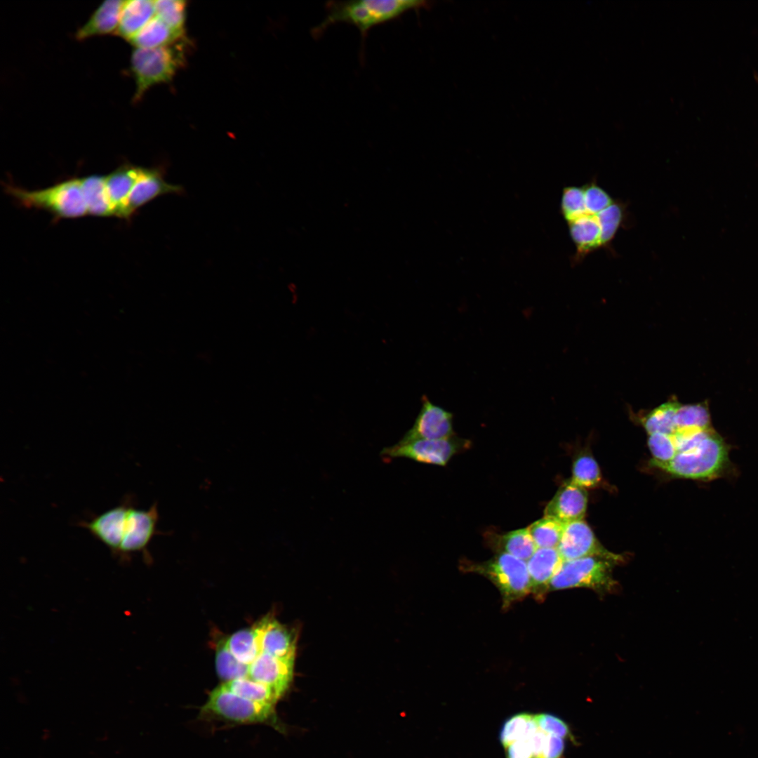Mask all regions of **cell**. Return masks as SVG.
<instances>
[{"mask_svg": "<svg viewBox=\"0 0 758 758\" xmlns=\"http://www.w3.org/2000/svg\"><path fill=\"white\" fill-rule=\"evenodd\" d=\"M157 504L147 510L139 509L131 495L102 512L95 524V535L122 561L133 554L145 552L152 538L159 533Z\"/></svg>", "mask_w": 758, "mask_h": 758, "instance_id": "obj_1", "label": "cell"}, {"mask_svg": "<svg viewBox=\"0 0 758 758\" xmlns=\"http://www.w3.org/2000/svg\"><path fill=\"white\" fill-rule=\"evenodd\" d=\"M426 5L425 1L416 0L331 1L326 4L325 17L312 29L311 34L317 39L334 24L352 25L360 32L362 57L365 40L370 29Z\"/></svg>", "mask_w": 758, "mask_h": 758, "instance_id": "obj_2", "label": "cell"}, {"mask_svg": "<svg viewBox=\"0 0 758 758\" xmlns=\"http://www.w3.org/2000/svg\"><path fill=\"white\" fill-rule=\"evenodd\" d=\"M4 187L19 206L44 210L53 215L55 222L88 215L80 178L66 179L37 190H27L12 183H5Z\"/></svg>", "mask_w": 758, "mask_h": 758, "instance_id": "obj_3", "label": "cell"}, {"mask_svg": "<svg viewBox=\"0 0 758 758\" xmlns=\"http://www.w3.org/2000/svg\"><path fill=\"white\" fill-rule=\"evenodd\" d=\"M183 45L180 41L155 48H135L129 67V73L135 83L133 102L140 101L154 86L168 83L173 79L185 61Z\"/></svg>", "mask_w": 758, "mask_h": 758, "instance_id": "obj_4", "label": "cell"}, {"mask_svg": "<svg viewBox=\"0 0 758 758\" xmlns=\"http://www.w3.org/2000/svg\"><path fill=\"white\" fill-rule=\"evenodd\" d=\"M724 441L711 430L696 446L677 453L669 463L656 467L678 477L709 480L718 477L729 463Z\"/></svg>", "mask_w": 758, "mask_h": 758, "instance_id": "obj_5", "label": "cell"}, {"mask_svg": "<svg viewBox=\"0 0 758 758\" xmlns=\"http://www.w3.org/2000/svg\"><path fill=\"white\" fill-rule=\"evenodd\" d=\"M461 568L464 571L481 574L490 580L500 592L504 609L531 593L526 564L510 554L499 552L490 560L481 563L462 561Z\"/></svg>", "mask_w": 758, "mask_h": 758, "instance_id": "obj_6", "label": "cell"}, {"mask_svg": "<svg viewBox=\"0 0 758 758\" xmlns=\"http://www.w3.org/2000/svg\"><path fill=\"white\" fill-rule=\"evenodd\" d=\"M615 564L599 557L564 561L550 583L549 592L585 587L601 594L612 592L618 585L612 575Z\"/></svg>", "mask_w": 758, "mask_h": 758, "instance_id": "obj_7", "label": "cell"}, {"mask_svg": "<svg viewBox=\"0 0 758 758\" xmlns=\"http://www.w3.org/2000/svg\"><path fill=\"white\" fill-rule=\"evenodd\" d=\"M201 714L214 716L237 724H276L275 706L257 703L239 696L222 683L208 695Z\"/></svg>", "mask_w": 758, "mask_h": 758, "instance_id": "obj_8", "label": "cell"}, {"mask_svg": "<svg viewBox=\"0 0 758 758\" xmlns=\"http://www.w3.org/2000/svg\"><path fill=\"white\" fill-rule=\"evenodd\" d=\"M470 441L452 437L443 439H415L400 442L384 448L381 456L384 460L406 458L413 460L437 465H445L456 453L470 446Z\"/></svg>", "mask_w": 758, "mask_h": 758, "instance_id": "obj_9", "label": "cell"}, {"mask_svg": "<svg viewBox=\"0 0 758 758\" xmlns=\"http://www.w3.org/2000/svg\"><path fill=\"white\" fill-rule=\"evenodd\" d=\"M557 550L563 561L586 557H602L616 564L623 561L621 555L609 551L599 542L590 527L583 520L564 525Z\"/></svg>", "mask_w": 758, "mask_h": 758, "instance_id": "obj_10", "label": "cell"}, {"mask_svg": "<svg viewBox=\"0 0 758 758\" xmlns=\"http://www.w3.org/2000/svg\"><path fill=\"white\" fill-rule=\"evenodd\" d=\"M454 436L453 414L432 403L427 396L422 397V407L412 427L400 442L415 439H443Z\"/></svg>", "mask_w": 758, "mask_h": 758, "instance_id": "obj_11", "label": "cell"}, {"mask_svg": "<svg viewBox=\"0 0 758 758\" xmlns=\"http://www.w3.org/2000/svg\"><path fill=\"white\" fill-rule=\"evenodd\" d=\"M295 659L283 658L261 651L247 666L245 679L268 686L282 696L288 689L293 676Z\"/></svg>", "mask_w": 758, "mask_h": 758, "instance_id": "obj_12", "label": "cell"}, {"mask_svg": "<svg viewBox=\"0 0 758 758\" xmlns=\"http://www.w3.org/2000/svg\"><path fill=\"white\" fill-rule=\"evenodd\" d=\"M164 175L161 167H142L141 175L128 199L126 220H131L140 208L158 197L184 192L182 186L167 182Z\"/></svg>", "mask_w": 758, "mask_h": 758, "instance_id": "obj_13", "label": "cell"}, {"mask_svg": "<svg viewBox=\"0 0 758 758\" xmlns=\"http://www.w3.org/2000/svg\"><path fill=\"white\" fill-rule=\"evenodd\" d=\"M587 506V493L571 480L557 491L545 509V516L564 524L583 520Z\"/></svg>", "mask_w": 758, "mask_h": 758, "instance_id": "obj_14", "label": "cell"}, {"mask_svg": "<svg viewBox=\"0 0 758 758\" xmlns=\"http://www.w3.org/2000/svg\"><path fill=\"white\" fill-rule=\"evenodd\" d=\"M142 167L123 164L105 175V183L113 208L114 216L126 219V206L131 192L138 180Z\"/></svg>", "mask_w": 758, "mask_h": 758, "instance_id": "obj_15", "label": "cell"}, {"mask_svg": "<svg viewBox=\"0 0 758 758\" xmlns=\"http://www.w3.org/2000/svg\"><path fill=\"white\" fill-rule=\"evenodd\" d=\"M563 561L557 548H538L528 560L531 592L536 600L544 599L550 583Z\"/></svg>", "mask_w": 758, "mask_h": 758, "instance_id": "obj_16", "label": "cell"}, {"mask_svg": "<svg viewBox=\"0 0 758 758\" xmlns=\"http://www.w3.org/2000/svg\"><path fill=\"white\" fill-rule=\"evenodd\" d=\"M255 625L263 651L277 657L295 659L296 638L286 626L270 616Z\"/></svg>", "mask_w": 758, "mask_h": 758, "instance_id": "obj_17", "label": "cell"}, {"mask_svg": "<svg viewBox=\"0 0 758 758\" xmlns=\"http://www.w3.org/2000/svg\"><path fill=\"white\" fill-rule=\"evenodd\" d=\"M124 1H103L91 14L88 20L75 34L79 41L88 38L117 34Z\"/></svg>", "mask_w": 758, "mask_h": 758, "instance_id": "obj_18", "label": "cell"}, {"mask_svg": "<svg viewBox=\"0 0 758 758\" xmlns=\"http://www.w3.org/2000/svg\"><path fill=\"white\" fill-rule=\"evenodd\" d=\"M569 234L576 246L573 260L576 262L602 248L601 229L597 215H585L570 222Z\"/></svg>", "mask_w": 758, "mask_h": 758, "instance_id": "obj_19", "label": "cell"}, {"mask_svg": "<svg viewBox=\"0 0 758 758\" xmlns=\"http://www.w3.org/2000/svg\"><path fill=\"white\" fill-rule=\"evenodd\" d=\"M154 16V1H124L117 34L129 41Z\"/></svg>", "mask_w": 758, "mask_h": 758, "instance_id": "obj_20", "label": "cell"}, {"mask_svg": "<svg viewBox=\"0 0 758 758\" xmlns=\"http://www.w3.org/2000/svg\"><path fill=\"white\" fill-rule=\"evenodd\" d=\"M185 37L154 16L129 42L135 48H155L173 44Z\"/></svg>", "mask_w": 758, "mask_h": 758, "instance_id": "obj_21", "label": "cell"}, {"mask_svg": "<svg viewBox=\"0 0 758 758\" xmlns=\"http://www.w3.org/2000/svg\"><path fill=\"white\" fill-rule=\"evenodd\" d=\"M88 215L98 217L114 216L105 183V175H90L80 178Z\"/></svg>", "mask_w": 758, "mask_h": 758, "instance_id": "obj_22", "label": "cell"}, {"mask_svg": "<svg viewBox=\"0 0 758 758\" xmlns=\"http://www.w3.org/2000/svg\"><path fill=\"white\" fill-rule=\"evenodd\" d=\"M489 544L499 552L510 554L521 560H528L538 547L528 528H521L503 535H493Z\"/></svg>", "mask_w": 758, "mask_h": 758, "instance_id": "obj_23", "label": "cell"}, {"mask_svg": "<svg viewBox=\"0 0 758 758\" xmlns=\"http://www.w3.org/2000/svg\"><path fill=\"white\" fill-rule=\"evenodd\" d=\"M224 642L235 659L246 666L256 658L261 651L259 634L255 625L233 633Z\"/></svg>", "mask_w": 758, "mask_h": 758, "instance_id": "obj_24", "label": "cell"}, {"mask_svg": "<svg viewBox=\"0 0 758 758\" xmlns=\"http://www.w3.org/2000/svg\"><path fill=\"white\" fill-rule=\"evenodd\" d=\"M680 406L676 399H670L642 418L643 427L649 434H673L676 430V415Z\"/></svg>", "mask_w": 758, "mask_h": 758, "instance_id": "obj_25", "label": "cell"}, {"mask_svg": "<svg viewBox=\"0 0 758 758\" xmlns=\"http://www.w3.org/2000/svg\"><path fill=\"white\" fill-rule=\"evenodd\" d=\"M601 229L602 248H610L618 230L627 218V211L623 201H615L597 215Z\"/></svg>", "mask_w": 758, "mask_h": 758, "instance_id": "obj_26", "label": "cell"}, {"mask_svg": "<svg viewBox=\"0 0 758 758\" xmlns=\"http://www.w3.org/2000/svg\"><path fill=\"white\" fill-rule=\"evenodd\" d=\"M222 684L234 693L246 699L276 706L281 696L271 687L247 679H234Z\"/></svg>", "mask_w": 758, "mask_h": 758, "instance_id": "obj_27", "label": "cell"}, {"mask_svg": "<svg viewBox=\"0 0 758 758\" xmlns=\"http://www.w3.org/2000/svg\"><path fill=\"white\" fill-rule=\"evenodd\" d=\"M538 729L534 714L519 713L505 722L500 733V740L505 748L517 740L528 738Z\"/></svg>", "mask_w": 758, "mask_h": 758, "instance_id": "obj_28", "label": "cell"}, {"mask_svg": "<svg viewBox=\"0 0 758 758\" xmlns=\"http://www.w3.org/2000/svg\"><path fill=\"white\" fill-rule=\"evenodd\" d=\"M564 525L554 518L545 516L533 522L528 529L538 548H557Z\"/></svg>", "mask_w": 758, "mask_h": 758, "instance_id": "obj_29", "label": "cell"}, {"mask_svg": "<svg viewBox=\"0 0 758 758\" xmlns=\"http://www.w3.org/2000/svg\"><path fill=\"white\" fill-rule=\"evenodd\" d=\"M187 4L185 1H154L155 16L178 34L185 36Z\"/></svg>", "mask_w": 758, "mask_h": 758, "instance_id": "obj_30", "label": "cell"}, {"mask_svg": "<svg viewBox=\"0 0 758 758\" xmlns=\"http://www.w3.org/2000/svg\"><path fill=\"white\" fill-rule=\"evenodd\" d=\"M571 481L584 488H594L599 484L600 470L591 455L583 453L577 457L573 465Z\"/></svg>", "mask_w": 758, "mask_h": 758, "instance_id": "obj_31", "label": "cell"}, {"mask_svg": "<svg viewBox=\"0 0 758 758\" xmlns=\"http://www.w3.org/2000/svg\"><path fill=\"white\" fill-rule=\"evenodd\" d=\"M676 430L700 429L707 430L710 426V415L705 404H689L680 406L676 415Z\"/></svg>", "mask_w": 758, "mask_h": 758, "instance_id": "obj_32", "label": "cell"}, {"mask_svg": "<svg viewBox=\"0 0 758 758\" xmlns=\"http://www.w3.org/2000/svg\"><path fill=\"white\" fill-rule=\"evenodd\" d=\"M561 212L568 224L587 215L583 185L568 186L563 190Z\"/></svg>", "mask_w": 758, "mask_h": 758, "instance_id": "obj_33", "label": "cell"}, {"mask_svg": "<svg viewBox=\"0 0 758 758\" xmlns=\"http://www.w3.org/2000/svg\"><path fill=\"white\" fill-rule=\"evenodd\" d=\"M648 446L653 458L651 463L654 466L669 463L677 453L673 434L663 433L649 434Z\"/></svg>", "mask_w": 758, "mask_h": 758, "instance_id": "obj_34", "label": "cell"}, {"mask_svg": "<svg viewBox=\"0 0 758 758\" xmlns=\"http://www.w3.org/2000/svg\"><path fill=\"white\" fill-rule=\"evenodd\" d=\"M587 215H595L609 206L614 199L596 180H592L583 185Z\"/></svg>", "mask_w": 758, "mask_h": 758, "instance_id": "obj_35", "label": "cell"}, {"mask_svg": "<svg viewBox=\"0 0 758 758\" xmlns=\"http://www.w3.org/2000/svg\"><path fill=\"white\" fill-rule=\"evenodd\" d=\"M534 718L538 728L545 733L563 739L572 738L568 726L559 717L547 713H540L534 714Z\"/></svg>", "mask_w": 758, "mask_h": 758, "instance_id": "obj_36", "label": "cell"}, {"mask_svg": "<svg viewBox=\"0 0 758 758\" xmlns=\"http://www.w3.org/2000/svg\"><path fill=\"white\" fill-rule=\"evenodd\" d=\"M505 749L506 758H534L533 750L528 738L517 740Z\"/></svg>", "mask_w": 758, "mask_h": 758, "instance_id": "obj_37", "label": "cell"}, {"mask_svg": "<svg viewBox=\"0 0 758 758\" xmlns=\"http://www.w3.org/2000/svg\"><path fill=\"white\" fill-rule=\"evenodd\" d=\"M564 740L550 734L541 758H561L565 748Z\"/></svg>", "mask_w": 758, "mask_h": 758, "instance_id": "obj_38", "label": "cell"}]
</instances>
